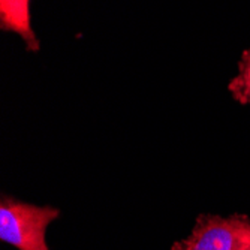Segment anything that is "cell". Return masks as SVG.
I'll return each mask as SVG.
<instances>
[{
	"label": "cell",
	"mask_w": 250,
	"mask_h": 250,
	"mask_svg": "<svg viewBox=\"0 0 250 250\" xmlns=\"http://www.w3.org/2000/svg\"><path fill=\"white\" fill-rule=\"evenodd\" d=\"M232 98L241 105H250V50H246L238 63V74L228 85Z\"/></svg>",
	"instance_id": "cell-4"
},
{
	"label": "cell",
	"mask_w": 250,
	"mask_h": 250,
	"mask_svg": "<svg viewBox=\"0 0 250 250\" xmlns=\"http://www.w3.org/2000/svg\"><path fill=\"white\" fill-rule=\"evenodd\" d=\"M0 26L6 32L17 33L32 51L39 48L38 38L30 24L29 0H0Z\"/></svg>",
	"instance_id": "cell-3"
},
{
	"label": "cell",
	"mask_w": 250,
	"mask_h": 250,
	"mask_svg": "<svg viewBox=\"0 0 250 250\" xmlns=\"http://www.w3.org/2000/svg\"><path fill=\"white\" fill-rule=\"evenodd\" d=\"M171 250H250V219L199 214L189 237L174 243Z\"/></svg>",
	"instance_id": "cell-2"
},
{
	"label": "cell",
	"mask_w": 250,
	"mask_h": 250,
	"mask_svg": "<svg viewBox=\"0 0 250 250\" xmlns=\"http://www.w3.org/2000/svg\"><path fill=\"white\" fill-rule=\"evenodd\" d=\"M59 216V208L39 207L3 195L0 201V238L18 250H48L47 228Z\"/></svg>",
	"instance_id": "cell-1"
}]
</instances>
